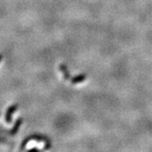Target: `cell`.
Returning <instances> with one entry per match:
<instances>
[{"label": "cell", "instance_id": "1", "mask_svg": "<svg viewBox=\"0 0 152 152\" xmlns=\"http://www.w3.org/2000/svg\"><path fill=\"white\" fill-rule=\"evenodd\" d=\"M31 140H37V141H43L45 142V147L44 149L45 150H48L52 147V143L50 141L48 138H47L46 136L43 135H38V134H34V135H30L27 138H26L21 144V146H20V150H24L26 145H27L28 142H30Z\"/></svg>", "mask_w": 152, "mask_h": 152}, {"label": "cell", "instance_id": "5", "mask_svg": "<svg viewBox=\"0 0 152 152\" xmlns=\"http://www.w3.org/2000/svg\"><path fill=\"white\" fill-rule=\"evenodd\" d=\"M59 69L61 72L63 73V75H64V80H70L71 79V75L68 69V67L64 64H61L59 65Z\"/></svg>", "mask_w": 152, "mask_h": 152}, {"label": "cell", "instance_id": "3", "mask_svg": "<svg viewBox=\"0 0 152 152\" xmlns=\"http://www.w3.org/2000/svg\"><path fill=\"white\" fill-rule=\"evenodd\" d=\"M86 80V75L85 74H80V75H78L75 77H71L70 81L73 85H76V84L84 82Z\"/></svg>", "mask_w": 152, "mask_h": 152}, {"label": "cell", "instance_id": "6", "mask_svg": "<svg viewBox=\"0 0 152 152\" xmlns=\"http://www.w3.org/2000/svg\"><path fill=\"white\" fill-rule=\"evenodd\" d=\"M2 59H3V55L0 54V62L2 61Z\"/></svg>", "mask_w": 152, "mask_h": 152}, {"label": "cell", "instance_id": "4", "mask_svg": "<svg viewBox=\"0 0 152 152\" xmlns=\"http://www.w3.org/2000/svg\"><path fill=\"white\" fill-rule=\"evenodd\" d=\"M22 123H23V118H18V119L16 120V122H15V124L14 125V127H13L12 129L10 131V135H15V134H16L17 132L19 131L20 126H21Z\"/></svg>", "mask_w": 152, "mask_h": 152}, {"label": "cell", "instance_id": "7", "mask_svg": "<svg viewBox=\"0 0 152 152\" xmlns=\"http://www.w3.org/2000/svg\"><path fill=\"white\" fill-rule=\"evenodd\" d=\"M0 116H1V113H0Z\"/></svg>", "mask_w": 152, "mask_h": 152}, {"label": "cell", "instance_id": "2", "mask_svg": "<svg viewBox=\"0 0 152 152\" xmlns=\"http://www.w3.org/2000/svg\"><path fill=\"white\" fill-rule=\"evenodd\" d=\"M18 109V104H14L10 106L9 108L7 109L5 113V122L7 123H11L12 121V115L15 113V112Z\"/></svg>", "mask_w": 152, "mask_h": 152}]
</instances>
